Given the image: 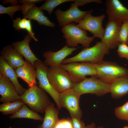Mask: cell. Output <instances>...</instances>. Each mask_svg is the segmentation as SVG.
<instances>
[{
    "instance_id": "cell-19",
    "label": "cell",
    "mask_w": 128,
    "mask_h": 128,
    "mask_svg": "<svg viewBox=\"0 0 128 128\" xmlns=\"http://www.w3.org/2000/svg\"><path fill=\"white\" fill-rule=\"evenodd\" d=\"M0 73L7 78L12 83L20 96L27 90L19 83L15 70L4 59L0 58Z\"/></svg>"
},
{
    "instance_id": "cell-30",
    "label": "cell",
    "mask_w": 128,
    "mask_h": 128,
    "mask_svg": "<svg viewBox=\"0 0 128 128\" xmlns=\"http://www.w3.org/2000/svg\"><path fill=\"white\" fill-rule=\"evenodd\" d=\"M42 1L41 0H23L19 1L20 3H23L21 5V10L23 16L26 14L30 9L35 5V3Z\"/></svg>"
},
{
    "instance_id": "cell-1",
    "label": "cell",
    "mask_w": 128,
    "mask_h": 128,
    "mask_svg": "<svg viewBox=\"0 0 128 128\" xmlns=\"http://www.w3.org/2000/svg\"><path fill=\"white\" fill-rule=\"evenodd\" d=\"M109 50L103 42H97L92 46L85 47L75 55L65 59L62 64L81 62L96 64L103 60L104 56L109 53Z\"/></svg>"
},
{
    "instance_id": "cell-20",
    "label": "cell",
    "mask_w": 128,
    "mask_h": 128,
    "mask_svg": "<svg viewBox=\"0 0 128 128\" xmlns=\"http://www.w3.org/2000/svg\"><path fill=\"white\" fill-rule=\"evenodd\" d=\"M110 84L109 93L112 97L121 98L128 93V75L118 78Z\"/></svg>"
},
{
    "instance_id": "cell-22",
    "label": "cell",
    "mask_w": 128,
    "mask_h": 128,
    "mask_svg": "<svg viewBox=\"0 0 128 128\" xmlns=\"http://www.w3.org/2000/svg\"><path fill=\"white\" fill-rule=\"evenodd\" d=\"M23 17L28 19L35 20L40 25L52 27L55 26V24L44 15L42 10L35 5L30 9Z\"/></svg>"
},
{
    "instance_id": "cell-6",
    "label": "cell",
    "mask_w": 128,
    "mask_h": 128,
    "mask_svg": "<svg viewBox=\"0 0 128 128\" xmlns=\"http://www.w3.org/2000/svg\"><path fill=\"white\" fill-rule=\"evenodd\" d=\"M47 76L52 86L59 93L72 88L75 84L67 71L60 66L49 68Z\"/></svg>"
},
{
    "instance_id": "cell-32",
    "label": "cell",
    "mask_w": 128,
    "mask_h": 128,
    "mask_svg": "<svg viewBox=\"0 0 128 128\" xmlns=\"http://www.w3.org/2000/svg\"><path fill=\"white\" fill-rule=\"evenodd\" d=\"M55 128H73L71 118L59 119Z\"/></svg>"
},
{
    "instance_id": "cell-25",
    "label": "cell",
    "mask_w": 128,
    "mask_h": 128,
    "mask_svg": "<svg viewBox=\"0 0 128 128\" xmlns=\"http://www.w3.org/2000/svg\"><path fill=\"white\" fill-rule=\"evenodd\" d=\"M24 104L21 100L3 103L0 105V111L5 115H12L19 110Z\"/></svg>"
},
{
    "instance_id": "cell-35",
    "label": "cell",
    "mask_w": 128,
    "mask_h": 128,
    "mask_svg": "<svg viewBox=\"0 0 128 128\" xmlns=\"http://www.w3.org/2000/svg\"><path fill=\"white\" fill-rule=\"evenodd\" d=\"M9 2L12 4L13 6L17 5V4L18 2V1L17 0H5L3 2V3L5 4Z\"/></svg>"
},
{
    "instance_id": "cell-28",
    "label": "cell",
    "mask_w": 128,
    "mask_h": 128,
    "mask_svg": "<svg viewBox=\"0 0 128 128\" xmlns=\"http://www.w3.org/2000/svg\"><path fill=\"white\" fill-rule=\"evenodd\" d=\"M128 38V19L124 21L120 27L119 34L120 44H127Z\"/></svg>"
},
{
    "instance_id": "cell-31",
    "label": "cell",
    "mask_w": 128,
    "mask_h": 128,
    "mask_svg": "<svg viewBox=\"0 0 128 128\" xmlns=\"http://www.w3.org/2000/svg\"><path fill=\"white\" fill-rule=\"evenodd\" d=\"M117 51L120 57L128 60V45L126 44L121 43L119 44Z\"/></svg>"
},
{
    "instance_id": "cell-13",
    "label": "cell",
    "mask_w": 128,
    "mask_h": 128,
    "mask_svg": "<svg viewBox=\"0 0 128 128\" xmlns=\"http://www.w3.org/2000/svg\"><path fill=\"white\" fill-rule=\"evenodd\" d=\"M106 11L109 19L122 23L128 19V9L118 0H106Z\"/></svg>"
},
{
    "instance_id": "cell-40",
    "label": "cell",
    "mask_w": 128,
    "mask_h": 128,
    "mask_svg": "<svg viewBox=\"0 0 128 128\" xmlns=\"http://www.w3.org/2000/svg\"><path fill=\"white\" fill-rule=\"evenodd\" d=\"M9 128H12V127H9Z\"/></svg>"
},
{
    "instance_id": "cell-34",
    "label": "cell",
    "mask_w": 128,
    "mask_h": 128,
    "mask_svg": "<svg viewBox=\"0 0 128 128\" xmlns=\"http://www.w3.org/2000/svg\"><path fill=\"white\" fill-rule=\"evenodd\" d=\"M74 2L78 6H83L86 4L91 2L101 3L102 2L100 0H74Z\"/></svg>"
},
{
    "instance_id": "cell-39",
    "label": "cell",
    "mask_w": 128,
    "mask_h": 128,
    "mask_svg": "<svg viewBox=\"0 0 128 128\" xmlns=\"http://www.w3.org/2000/svg\"><path fill=\"white\" fill-rule=\"evenodd\" d=\"M127 44L128 45V41H127Z\"/></svg>"
},
{
    "instance_id": "cell-10",
    "label": "cell",
    "mask_w": 128,
    "mask_h": 128,
    "mask_svg": "<svg viewBox=\"0 0 128 128\" xmlns=\"http://www.w3.org/2000/svg\"><path fill=\"white\" fill-rule=\"evenodd\" d=\"M36 69V78L38 81L39 87L48 93L52 97L58 108H62L59 101V93L57 92L50 83L47 78V72L49 68L41 60L36 61L34 63Z\"/></svg>"
},
{
    "instance_id": "cell-4",
    "label": "cell",
    "mask_w": 128,
    "mask_h": 128,
    "mask_svg": "<svg viewBox=\"0 0 128 128\" xmlns=\"http://www.w3.org/2000/svg\"><path fill=\"white\" fill-rule=\"evenodd\" d=\"M95 64L96 77L110 84L118 78L128 75V70L115 63L104 61Z\"/></svg>"
},
{
    "instance_id": "cell-12",
    "label": "cell",
    "mask_w": 128,
    "mask_h": 128,
    "mask_svg": "<svg viewBox=\"0 0 128 128\" xmlns=\"http://www.w3.org/2000/svg\"><path fill=\"white\" fill-rule=\"evenodd\" d=\"M122 23L109 19L106 24L104 35L101 41L109 50L115 49L120 44L119 34Z\"/></svg>"
},
{
    "instance_id": "cell-18",
    "label": "cell",
    "mask_w": 128,
    "mask_h": 128,
    "mask_svg": "<svg viewBox=\"0 0 128 128\" xmlns=\"http://www.w3.org/2000/svg\"><path fill=\"white\" fill-rule=\"evenodd\" d=\"M32 39L28 34L25 36L22 41L13 42L11 45L26 59L34 65L36 61H40L34 55L31 49L29 43Z\"/></svg>"
},
{
    "instance_id": "cell-3",
    "label": "cell",
    "mask_w": 128,
    "mask_h": 128,
    "mask_svg": "<svg viewBox=\"0 0 128 128\" xmlns=\"http://www.w3.org/2000/svg\"><path fill=\"white\" fill-rule=\"evenodd\" d=\"M61 31L65 39L66 45L71 47L76 48L78 44L85 47H89L94 38L87 36L86 31L79 27L74 23H70L62 27Z\"/></svg>"
},
{
    "instance_id": "cell-8",
    "label": "cell",
    "mask_w": 128,
    "mask_h": 128,
    "mask_svg": "<svg viewBox=\"0 0 128 128\" xmlns=\"http://www.w3.org/2000/svg\"><path fill=\"white\" fill-rule=\"evenodd\" d=\"M81 96L71 88L59 93V102L61 107L66 108L71 116L80 119L82 115L79 105Z\"/></svg>"
},
{
    "instance_id": "cell-16",
    "label": "cell",
    "mask_w": 128,
    "mask_h": 128,
    "mask_svg": "<svg viewBox=\"0 0 128 128\" xmlns=\"http://www.w3.org/2000/svg\"><path fill=\"white\" fill-rule=\"evenodd\" d=\"M0 58L15 70L24 64L23 56L11 45L4 47L0 53Z\"/></svg>"
},
{
    "instance_id": "cell-15",
    "label": "cell",
    "mask_w": 128,
    "mask_h": 128,
    "mask_svg": "<svg viewBox=\"0 0 128 128\" xmlns=\"http://www.w3.org/2000/svg\"><path fill=\"white\" fill-rule=\"evenodd\" d=\"M0 102L3 103L13 102L21 100L11 82L6 77L0 73Z\"/></svg>"
},
{
    "instance_id": "cell-9",
    "label": "cell",
    "mask_w": 128,
    "mask_h": 128,
    "mask_svg": "<svg viewBox=\"0 0 128 128\" xmlns=\"http://www.w3.org/2000/svg\"><path fill=\"white\" fill-rule=\"evenodd\" d=\"M92 11V10L88 11L83 18L77 23V25L82 29L89 32L94 38L101 40L105 32L102 23L105 15L102 14L99 16H94L91 14Z\"/></svg>"
},
{
    "instance_id": "cell-5",
    "label": "cell",
    "mask_w": 128,
    "mask_h": 128,
    "mask_svg": "<svg viewBox=\"0 0 128 128\" xmlns=\"http://www.w3.org/2000/svg\"><path fill=\"white\" fill-rule=\"evenodd\" d=\"M110 86L96 77H91L74 84L72 88L81 95L90 93L101 96L109 93Z\"/></svg>"
},
{
    "instance_id": "cell-33",
    "label": "cell",
    "mask_w": 128,
    "mask_h": 128,
    "mask_svg": "<svg viewBox=\"0 0 128 128\" xmlns=\"http://www.w3.org/2000/svg\"><path fill=\"white\" fill-rule=\"evenodd\" d=\"M71 120L73 128H85L83 121L81 119L71 116Z\"/></svg>"
},
{
    "instance_id": "cell-23",
    "label": "cell",
    "mask_w": 128,
    "mask_h": 128,
    "mask_svg": "<svg viewBox=\"0 0 128 128\" xmlns=\"http://www.w3.org/2000/svg\"><path fill=\"white\" fill-rule=\"evenodd\" d=\"M10 119L27 118L43 121V118L37 113L28 108L25 104L15 114L9 117Z\"/></svg>"
},
{
    "instance_id": "cell-24",
    "label": "cell",
    "mask_w": 128,
    "mask_h": 128,
    "mask_svg": "<svg viewBox=\"0 0 128 128\" xmlns=\"http://www.w3.org/2000/svg\"><path fill=\"white\" fill-rule=\"evenodd\" d=\"M13 27L16 30L19 31L21 30H26L35 41H37L38 40L34 36V33L32 30L31 20L25 18L21 19L17 17L13 20Z\"/></svg>"
},
{
    "instance_id": "cell-21",
    "label": "cell",
    "mask_w": 128,
    "mask_h": 128,
    "mask_svg": "<svg viewBox=\"0 0 128 128\" xmlns=\"http://www.w3.org/2000/svg\"><path fill=\"white\" fill-rule=\"evenodd\" d=\"M59 111L52 103L46 108L42 124L37 128H55L59 119Z\"/></svg>"
},
{
    "instance_id": "cell-7",
    "label": "cell",
    "mask_w": 128,
    "mask_h": 128,
    "mask_svg": "<svg viewBox=\"0 0 128 128\" xmlns=\"http://www.w3.org/2000/svg\"><path fill=\"white\" fill-rule=\"evenodd\" d=\"M59 66L67 71L75 84L81 81L87 76L96 77L97 74L95 64L90 62H72Z\"/></svg>"
},
{
    "instance_id": "cell-36",
    "label": "cell",
    "mask_w": 128,
    "mask_h": 128,
    "mask_svg": "<svg viewBox=\"0 0 128 128\" xmlns=\"http://www.w3.org/2000/svg\"><path fill=\"white\" fill-rule=\"evenodd\" d=\"M85 128H97L96 127L94 123H92L86 126Z\"/></svg>"
},
{
    "instance_id": "cell-38",
    "label": "cell",
    "mask_w": 128,
    "mask_h": 128,
    "mask_svg": "<svg viewBox=\"0 0 128 128\" xmlns=\"http://www.w3.org/2000/svg\"><path fill=\"white\" fill-rule=\"evenodd\" d=\"M97 128H103L102 127L98 126L97 127Z\"/></svg>"
},
{
    "instance_id": "cell-37",
    "label": "cell",
    "mask_w": 128,
    "mask_h": 128,
    "mask_svg": "<svg viewBox=\"0 0 128 128\" xmlns=\"http://www.w3.org/2000/svg\"><path fill=\"white\" fill-rule=\"evenodd\" d=\"M123 128H128V126H125L123 127Z\"/></svg>"
},
{
    "instance_id": "cell-26",
    "label": "cell",
    "mask_w": 128,
    "mask_h": 128,
    "mask_svg": "<svg viewBox=\"0 0 128 128\" xmlns=\"http://www.w3.org/2000/svg\"><path fill=\"white\" fill-rule=\"evenodd\" d=\"M74 1L73 0H45L44 3L39 8L42 10L46 11L49 15H51L54 9L57 6L65 2Z\"/></svg>"
},
{
    "instance_id": "cell-14",
    "label": "cell",
    "mask_w": 128,
    "mask_h": 128,
    "mask_svg": "<svg viewBox=\"0 0 128 128\" xmlns=\"http://www.w3.org/2000/svg\"><path fill=\"white\" fill-rule=\"evenodd\" d=\"M79 48L70 47L66 45L56 52L51 50L46 51L43 54L45 59L44 63L50 67L59 66L66 57L72 54L73 52Z\"/></svg>"
},
{
    "instance_id": "cell-2",
    "label": "cell",
    "mask_w": 128,
    "mask_h": 128,
    "mask_svg": "<svg viewBox=\"0 0 128 128\" xmlns=\"http://www.w3.org/2000/svg\"><path fill=\"white\" fill-rule=\"evenodd\" d=\"M21 96V100L32 110L43 113L51 103L46 91L37 85L29 87Z\"/></svg>"
},
{
    "instance_id": "cell-27",
    "label": "cell",
    "mask_w": 128,
    "mask_h": 128,
    "mask_svg": "<svg viewBox=\"0 0 128 128\" xmlns=\"http://www.w3.org/2000/svg\"><path fill=\"white\" fill-rule=\"evenodd\" d=\"M114 114L119 119L128 122V101L123 105L116 108Z\"/></svg>"
},
{
    "instance_id": "cell-17",
    "label": "cell",
    "mask_w": 128,
    "mask_h": 128,
    "mask_svg": "<svg viewBox=\"0 0 128 128\" xmlns=\"http://www.w3.org/2000/svg\"><path fill=\"white\" fill-rule=\"evenodd\" d=\"M15 70L17 77L22 78L29 87L37 85L36 68L34 65L27 60L25 59L24 64Z\"/></svg>"
},
{
    "instance_id": "cell-29",
    "label": "cell",
    "mask_w": 128,
    "mask_h": 128,
    "mask_svg": "<svg viewBox=\"0 0 128 128\" xmlns=\"http://www.w3.org/2000/svg\"><path fill=\"white\" fill-rule=\"evenodd\" d=\"M21 5H17L6 7L0 5V14H8L13 20L14 13L18 11L21 10Z\"/></svg>"
},
{
    "instance_id": "cell-11",
    "label": "cell",
    "mask_w": 128,
    "mask_h": 128,
    "mask_svg": "<svg viewBox=\"0 0 128 128\" xmlns=\"http://www.w3.org/2000/svg\"><path fill=\"white\" fill-rule=\"evenodd\" d=\"M78 6L75 3H72L67 10L63 11L59 9L55 11L59 26L62 27L73 22L77 23L83 18L88 11H82L79 9Z\"/></svg>"
}]
</instances>
